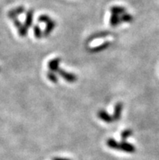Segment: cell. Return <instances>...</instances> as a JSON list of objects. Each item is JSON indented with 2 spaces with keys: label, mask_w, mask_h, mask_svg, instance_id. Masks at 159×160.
<instances>
[{
  "label": "cell",
  "mask_w": 159,
  "mask_h": 160,
  "mask_svg": "<svg viewBox=\"0 0 159 160\" xmlns=\"http://www.w3.org/2000/svg\"><path fill=\"white\" fill-rule=\"evenodd\" d=\"M111 45V42H105L102 43V44L101 45H99V46H97V47H93V48L89 49V52L91 53L101 52V51H105V50H107V48H109Z\"/></svg>",
  "instance_id": "52a82bcc"
},
{
  "label": "cell",
  "mask_w": 159,
  "mask_h": 160,
  "mask_svg": "<svg viewBox=\"0 0 159 160\" xmlns=\"http://www.w3.org/2000/svg\"><path fill=\"white\" fill-rule=\"evenodd\" d=\"M55 26H56V23L54 20H51V22H49L48 24H47V26H46L44 32H43V36L48 37L53 32Z\"/></svg>",
  "instance_id": "8fae6325"
},
{
  "label": "cell",
  "mask_w": 159,
  "mask_h": 160,
  "mask_svg": "<svg viewBox=\"0 0 159 160\" xmlns=\"http://www.w3.org/2000/svg\"><path fill=\"white\" fill-rule=\"evenodd\" d=\"M107 145L110 148H112L114 150H119V143H118L113 138H109L108 140L107 141Z\"/></svg>",
  "instance_id": "5bb4252c"
},
{
  "label": "cell",
  "mask_w": 159,
  "mask_h": 160,
  "mask_svg": "<svg viewBox=\"0 0 159 160\" xmlns=\"http://www.w3.org/2000/svg\"><path fill=\"white\" fill-rule=\"evenodd\" d=\"M132 133L133 131L132 129H130V128H127V129L123 130V132H121V139H122L123 142H125V140L127 139L128 138H130V137L132 135Z\"/></svg>",
  "instance_id": "9a60e30c"
},
{
  "label": "cell",
  "mask_w": 159,
  "mask_h": 160,
  "mask_svg": "<svg viewBox=\"0 0 159 160\" xmlns=\"http://www.w3.org/2000/svg\"><path fill=\"white\" fill-rule=\"evenodd\" d=\"M14 24L18 29V33L20 37L26 36L27 33H28V28L25 25H23L21 22L19 21V20H17V19H14Z\"/></svg>",
  "instance_id": "3957f363"
},
{
  "label": "cell",
  "mask_w": 159,
  "mask_h": 160,
  "mask_svg": "<svg viewBox=\"0 0 159 160\" xmlns=\"http://www.w3.org/2000/svg\"><path fill=\"white\" fill-rule=\"evenodd\" d=\"M123 104L120 102H117L115 106V110H114V114H113V118L115 120H119L122 115V112H123Z\"/></svg>",
  "instance_id": "8992f818"
},
{
  "label": "cell",
  "mask_w": 159,
  "mask_h": 160,
  "mask_svg": "<svg viewBox=\"0 0 159 160\" xmlns=\"http://www.w3.org/2000/svg\"><path fill=\"white\" fill-rule=\"evenodd\" d=\"M111 12L112 14L123 15L126 13V8L120 6H113L111 8Z\"/></svg>",
  "instance_id": "7c38bea8"
},
{
  "label": "cell",
  "mask_w": 159,
  "mask_h": 160,
  "mask_svg": "<svg viewBox=\"0 0 159 160\" xmlns=\"http://www.w3.org/2000/svg\"><path fill=\"white\" fill-rule=\"evenodd\" d=\"M33 15H34V12L33 10H28L26 12V16H25V21H24V25L27 28H30L32 26V21H33Z\"/></svg>",
  "instance_id": "30bf717a"
},
{
  "label": "cell",
  "mask_w": 159,
  "mask_h": 160,
  "mask_svg": "<svg viewBox=\"0 0 159 160\" xmlns=\"http://www.w3.org/2000/svg\"><path fill=\"white\" fill-rule=\"evenodd\" d=\"M57 72L59 74V76L62 77V79L69 82V83H73V82L77 81V77L75 74H73V73L67 72L64 71V70H62L61 68L58 69Z\"/></svg>",
  "instance_id": "6da1fadb"
},
{
  "label": "cell",
  "mask_w": 159,
  "mask_h": 160,
  "mask_svg": "<svg viewBox=\"0 0 159 160\" xmlns=\"http://www.w3.org/2000/svg\"><path fill=\"white\" fill-rule=\"evenodd\" d=\"M24 11H25V8L23 6H20L18 7V8L13 9V10L10 11L9 13H8V16H9L11 19H13V20H14V19H16V17H17L19 15L22 14L23 12H24Z\"/></svg>",
  "instance_id": "ba28073f"
},
{
  "label": "cell",
  "mask_w": 159,
  "mask_h": 160,
  "mask_svg": "<svg viewBox=\"0 0 159 160\" xmlns=\"http://www.w3.org/2000/svg\"><path fill=\"white\" fill-rule=\"evenodd\" d=\"M33 32H34V36L36 38L41 39L43 36V32H42V29L38 25H34L33 26Z\"/></svg>",
  "instance_id": "2e32d148"
},
{
  "label": "cell",
  "mask_w": 159,
  "mask_h": 160,
  "mask_svg": "<svg viewBox=\"0 0 159 160\" xmlns=\"http://www.w3.org/2000/svg\"><path fill=\"white\" fill-rule=\"evenodd\" d=\"M61 59L59 57H57V58H54V59H51V60L49 61L48 63V68L50 71L51 72H58V70L59 69V64H60Z\"/></svg>",
  "instance_id": "277c9868"
},
{
  "label": "cell",
  "mask_w": 159,
  "mask_h": 160,
  "mask_svg": "<svg viewBox=\"0 0 159 160\" xmlns=\"http://www.w3.org/2000/svg\"><path fill=\"white\" fill-rule=\"evenodd\" d=\"M97 116H98L100 120L106 122L107 124H111V123H112L115 120L114 118H113V116L109 115L105 110H100V111H98V112H97Z\"/></svg>",
  "instance_id": "7a4b0ae2"
},
{
  "label": "cell",
  "mask_w": 159,
  "mask_h": 160,
  "mask_svg": "<svg viewBox=\"0 0 159 160\" xmlns=\"http://www.w3.org/2000/svg\"><path fill=\"white\" fill-rule=\"evenodd\" d=\"M37 20H38L40 23L48 24L49 22H51V20H52V19H51L49 16H47V15H41L38 17V19H37Z\"/></svg>",
  "instance_id": "d6986e66"
},
{
  "label": "cell",
  "mask_w": 159,
  "mask_h": 160,
  "mask_svg": "<svg viewBox=\"0 0 159 160\" xmlns=\"http://www.w3.org/2000/svg\"><path fill=\"white\" fill-rule=\"evenodd\" d=\"M121 21L125 23H131L133 20V16L129 13H124L121 16Z\"/></svg>",
  "instance_id": "ac0fdd59"
},
{
  "label": "cell",
  "mask_w": 159,
  "mask_h": 160,
  "mask_svg": "<svg viewBox=\"0 0 159 160\" xmlns=\"http://www.w3.org/2000/svg\"><path fill=\"white\" fill-rule=\"evenodd\" d=\"M111 34V32L109 31H100V32H97L93 33V34L91 35L88 38V42H93V41L96 40V39H100L103 38H106V37L109 36Z\"/></svg>",
  "instance_id": "5b68a950"
},
{
  "label": "cell",
  "mask_w": 159,
  "mask_h": 160,
  "mask_svg": "<svg viewBox=\"0 0 159 160\" xmlns=\"http://www.w3.org/2000/svg\"><path fill=\"white\" fill-rule=\"evenodd\" d=\"M119 150H123L125 152H128V153H132L136 150L134 146L132 144H130L129 142H123L122 143L119 144Z\"/></svg>",
  "instance_id": "9c48e42d"
},
{
  "label": "cell",
  "mask_w": 159,
  "mask_h": 160,
  "mask_svg": "<svg viewBox=\"0 0 159 160\" xmlns=\"http://www.w3.org/2000/svg\"><path fill=\"white\" fill-rule=\"evenodd\" d=\"M47 78H48L49 81H51L53 83H57L58 81V78L57 77L56 74L54 72L49 71L47 74Z\"/></svg>",
  "instance_id": "e0dca14e"
},
{
  "label": "cell",
  "mask_w": 159,
  "mask_h": 160,
  "mask_svg": "<svg viewBox=\"0 0 159 160\" xmlns=\"http://www.w3.org/2000/svg\"><path fill=\"white\" fill-rule=\"evenodd\" d=\"M121 22V19L119 15L112 14L110 17V24L112 27H117Z\"/></svg>",
  "instance_id": "4fadbf2b"
},
{
  "label": "cell",
  "mask_w": 159,
  "mask_h": 160,
  "mask_svg": "<svg viewBox=\"0 0 159 160\" xmlns=\"http://www.w3.org/2000/svg\"><path fill=\"white\" fill-rule=\"evenodd\" d=\"M54 160H67V159H64V158H54Z\"/></svg>",
  "instance_id": "ffe728a7"
}]
</instances>
